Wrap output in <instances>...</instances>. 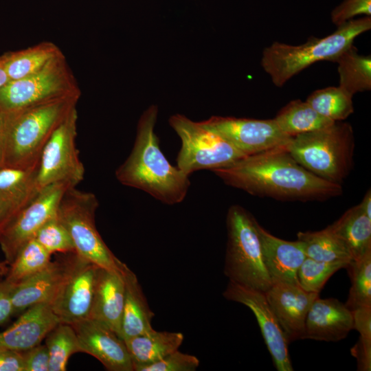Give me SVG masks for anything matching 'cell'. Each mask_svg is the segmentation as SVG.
<instances>
[{
	"label": "cell",
	"instance_id": "cell-1",
	"mask_svg": "<svg viewBox=\"0 0 371 371\" xmlns=\"http://www.w3.org/2000/svg\"><path fill=\"white\" fill-rule=\"evenodd\" d=\"M225 184L251 195L284 201H324L339 196L341 184L301 166L286 146L243 157L212 170Z\"/></svg>",
	"mask_w": 371,
	"mask_h": 371
},
{
	"label": "cell",
	"instance_id": "cell-2",
	"mask_svg": "<svg viewBox=\"0 0 371 371\" xmlns=\"http://www.w3.org/2000/svg\"><path fill=\"white\" fill-rule=\"evenodd\" d=\"M158 108L150 106L142 114L132 150L115 170L122 185L141 190L167 205L181 203L188 192L189 176L166 159L155 133Z\"/></svg>",
	"mask_w": 371,
	"mask_h": 371
},
{
	"label": "cell",
	"instance_id": "cell-3",
	"mask_svg": "<svg viewBox=\"0 0 371 371\" xmlns=\"http://www.w3.org/2000/svg\"><path fill=\"white\" fill-rule=\"evenodd\" d=\"M80 95L56 98L2 113L5 129L4 165L33 169L41 152L69 112L76 107Z\"/></svg>",
	"mask_w": 371,
	"mask_h": 371
},
{
	"label": "cell",
	"instance_id": "cell-4",
	"mask_svg": "<svg viewBox=\"0 0 371 371\" xmlns=\"http://www.w3.org/2000/svg\"><path fill=\"white\" fill-rule=\"evenodd\" d=\"M371 29V17L351 19L323 38L311 36L300 45L273 42L262 52L261 65L275 86L281 87L299 72L320 60L335 62L359 35Z\"/></svg>",
	"mask_w": 371,
	"mask_h": 371
},
{
	"label": "cell",
	"instance_id": "cell-5",
	"mask_svg": "<svg viewBox=\"0 0 371 371\" xmlns=\"http://www.w3.org/2000/svg\"><path fill=\"white\" fill-rule=\"evenodd\" d=\"M286 148L301 166L332 183L341 184L353 167L355 137L347 122L292 137Z\"/></svg>",
	"mask_w": 371,
	"mask_h": 371
},
{
	"label": "cell",
	"instance_id": "cell-6",
	"mask_svg": "<svg viewBox=\"0 0 371 371\" xmlns=\"http://www.w3.org/2000/svg\"><path fill=\"white\" fill-rule=\"evenodd\" d=\"M98 205L93 193L69 188L60 201L56 216L67 230L79 256L123 276L129 268L109 249L96 228Z\"/></svg>",
	"mask_w": 371,
	"mask_h": 371
},
{
	"label": "cell",
	"instance_id": "cell-7",
	"mask_svg": "<svg viewBox=\"0 0 371 371\" xmlns=\"http://www.w3.org/2000/svg\"><path fill=\"white\" fill-rule=\"evenodd\" d=\"M256 223L242 206L229 207L224 273L229 281L266 292L273 283L263 262Z\"/></svg>",
	"mask_w": 371,
	"mask_h": 371
},
{
	"label": "cell",
	"instance_id": "cell-8",
	"mask_svg": "<svg viewBox=\"0 0 371 371\" xmlns=\"http://www.w3.org/2000/svg\"><path fill=\"white\" fill-rule=\"evenodd\" d=\"M168 122L181 141L177 166L188 176L198 170L227 166L245 157L201 122L181 114L172 115Z\"/></svg>",
	"mask_w": 371,
	"mask_h": 371
},
{
	"label": "cell",
	"instance_id": "cell-9",
	"mask_svg": "<svg viewBox=\"0 0 371 371\" xmlns=\"http://www.w3.org/2000/svg\"><path fill=\"white\" fill-rule=\"evenodd\" d=\"M80 95L64 54L38 71L0 88V112L6 113L66 96Z\"/></svg>",
	"mask_w": 371,
	"mask_h": 371
},
{
	"label": "cell",
	"instance_id": "cell-10",
	"mask_svg": "<svg viewBox=\"0 0 371 371\" xmlns=\"http://www.w3.org/2000/svg\"><path fill=\"white\" fill-rule=\"evenodd\" d=\"M78 113L74 108L45 144L38 161L36 184L40 192L56 183L70 188L83 181L85 168L76 146Z\"/></svg>",
	"mask_w": 371,
	"mask_h": 371
},
{
	"label": "cell",
	"instance_id": "cell-11",
	"mask_svg": "<svg viewBox=\"0 0 371 371\" xmlns=\"http://www.w3.org/2000/svg\"><path fill=\"white\" fill-rule=\"evenodd\" d=\"M70 187L64 183L49 185L23 208L0 235V247L5 262L10 265L39 229L56 216L65 192Z\"/></svg>",
	"mask_w": 371,
	"mask_h": 371
},
{
	"label": "cell",
	"instance_id": "cell-12",
	"mask_svg": "<svg viewBox=\"0 0 371 371\" xmlns=\"http://www.w3.org/2000/svg\"><path fill=\"white\" fill-rule=\"evenodd\" d=\"M201 122L245 156L286 146L291 138L282 131L274 119L212 116Z\"/></svg>",
	"mask_w": 371,
	"mask_h": 371
},
{
	"label": "cell",
	"instance_id": "cell-13",
	"mask_svg": "<svg viewBox=\"0 0 371 371\" xmlns=\"http://www.w3.org/2000/svg\"><path fill=\"white\" fill-rule=\"evenodd\" d=\"M223 297L247 306L254 314L278 371H293L289 342L266 298L265 292L229 281Z\"/></svg>",
	"mask_w": 371,
	"mask_h": 371
},
{
	"label": "cell",
	"instance_id": "cell-14",
	"mask_svg": "<svg viewBox=\"0 0 371 371\" xmlns=\"http://www.w3.org/2000/svg\"><path fill=\"white\" fill-rule=\"evenodd\" d=\"M81 257L76 251L60 254L42 270L14 284L12 301L14 315L42 302H51L70 277Z\"/></svg>",
	"mask_w": 371,
	"mask_h": 371
},
{
	"label": "cell",
	"instance_id": "cell-15",
	"mask_svg": "<svg viewBox=\"0 0 371 371\" xmlns=\"http://www.w3.org/2000/svg\"><path fill=\"white\" fill-rule=\"evenodd\" d=\"M81 258L74 271L50 302L60 322L72 324L89 318L99 269Z\"/></svg>",
	"mask_w": 371,
	"mask_h": 371
},
{
	"label": "cell",
	"instance_id": "cell-16",
	"mask_svg": "<svg viewBox=\"0 0 371 371\" xmlns=\"http://www.w3.org/2000/svg\"><path fill=\"white\" fill-rule=\"evenodd\" d=\"M82 352L87 353L109 371H133V364L124 340L103 324L87 318L71 324Z\"/></svg>",
	"mask_w": 371,
	"mask_h": 371
},
{
	"label": "cell",
	"instance_id": "cell-17",
	"mask_svg": "<svg viewBox=\"0 0 371 371\" xmlns=\"http://www.w3.org/2000/svg\"><path fill=\"white\" fill-rule=\"evenodd\" d=\"M289 342L303 339L307 313L319 293L308 292L299 284L274 283L265 292Z\"/></svg>",
	"mask_w": 371,
	"mask_h": 371
},
{
	"label": "cell",
	"instance_id": "cell-18",
	"mask_svg": "<svg viewBox=\"0 0 371 371\" xmlns=\"http://www.w3.org/2000/svg\"><path fill=\"white\" fill-rule=\"evenodd\" d=\"M59 319L49 302L33 305L21 313L19 319L0 333V348L23 352L41 344Z\"/></svg>",
	"mask_w": 371,
	"mask_h": 371
},
{
	"label": "cell",
	"instance_id": "cell-19",
	"mask_svg": "<svg viewBox=\"0 0 371 371\" xmlns=\"http://www.w3.org/2000/svg\"><path fill=\"white\" fill-rule=\"evenodd\" d=\"M353 330L352 311L337 299L317 297L306 317L303 339L338 341Z\"/></svg>",
	"mask_w": 371,
	"mask_h": 371
},
{
	"label": "cell",
	"instance_id": "cell-20",
	"mask_svg": "<svg viewBox=\"0 0 371 371\" xmlns=\"http://www.w3.org/2000/svg\"><path fill=\"white\" fill-rule=\"evenodd\" d=\"M256 229L263 262L272 283L299 284L297 271L306 257L301 243L277 238L258 221Z\"/></svg>",
	"mask_w": 371,
	"mask_h": 371
},
{
	"label": "cell",
	"instance_id": "cell-21",
	"mask_svg": "<svg viewBox=\"0 0 371 371\" xmlns=\"http://www.w3.org/2000/svg\"><path fill=\"white\" fill-rule=\"evenodd\" d=\"M124 297L123 276L100 268L89 318L103 324L119 335Z\"/></svg>",
	"mask_w": 371,
	"mask_h": 371
},
{
	"label": "cell",
	"instance_id": "cell-22",
	"mask_svg": "<svg viewBox=\"0 0 371 371\" xmlns=\"http://www.w3.org/2000/svg\"><path fill=\"white\" fill-rule=\"evenodd\" d=\"M123 278L125 297L119 337L125 340L154 330L151 325L154 313L149 307L136 275L128 269Z\"/></svg>",
	"mask_w": 371,
	"mask_h": 371
},
{
	"label": "cell",
	"instance_id": "cell-23",
	"mask_svg": "<svg viewBox=\"0 0 371 371\" xmlns=\"http://www.w3.org/2000/svg\"><path fill=\"white\" fill-rule=\"evenodd\" d=\"M328 227L344 244L352 260L371 253V218L359 204L348 209Z\"/></svg>",
	"mask_w": 371,
	"mask_h": 371
},
{
	"label": "cell",
	"instance_id": "cell-24",
	"mask_svg": "<svg viewBox=\"0 0 371 371\" xmlns=\"http://www.w3.org/2000/svg\"><path fill=\"white\" fill-rule=\"evenodd\" d=\"M183 341L181 333L155 330L124 340L135 371L178 350Z\"/></svg>",
	"mask_w": 371,
	"mask_h": 371
},
{
	"label": "cell",
	"instance_id": "cell-25",
	"mask_svg": "<svg viewBox=\"0 0 371 371\" xmlns=\"http://www.w3.org/2000/svg\"><path fill=\"white\" fill-rule=\"evenodd\" d=\"M63 54L56 44L44 41L23 49L5 52L0 56V63L9 80H15L38 71Z\"/></svg>",
	"mask_w": 371,
	"mask_h": 371
},
{
	"label": "cell",
	"instance_id": "cell-26",
	"mask_svg": "<svg viewBox=\"0 0 371 371\" xmlns=\"http://www.w3.org/2000/svg\"><path fill=\"white\" fill-rule=\"evenodd\" d=\"M36 170L37 168L0 166V199L21 211L39 192L36 184Z\"/></svg>",
	"mask_w": 371,
	"mask_h": 371
},
{
	"label": "cell",
	"instance_id": "cell-27",
	"mask_svg": "<svg viewBox=\"0 0 371 371\" xmlns=\"http://www.w3.org/2000/svg\"><path fill=\"white\" fill-rule=\"evenodd\" d=\"M273 119L282 131L291 137L322 129L335 122L317 113L306 101L300 100L289 102Z\"/></svg>",
	"mask_w": 371,
	"mask_h": 371
},
{
	"label": "cell",
	"instance_id": "cell-28",
	"mask_svg": "<svg viewBox=\"0 0 371 371\" xmlns=\"http://www.w3.org/2000/svg\"><path fill=\"white\" fill-rule=\"evenodd\" d=\"M339 87L353 96L371 89V57L361 55L353 45L336 59Z\"/></svg>",
	"mask_w": 371,
	"mask_h": 371
},
{
	"label": "cell",
	"instance_id": "cell-29",
	"mask_svg": "<svg viewBox=\"0 0 371 371\" xmlns=\"http://www.w3.org/2000/svg\"><path fill=\"white\" fill-rule=\"evenodd\" d=\"M297 236L306 257L323 262L352 260L344 244L328 226L319 231L299 232Z\"/></svg>",
	"mask_w": 371,
	"mask_h": 371
},
{
	"label": "cell",
	"instance_id": "cell-30",
	"mask_svg": "<svg viewBox=\"0 0 371 371\" xmlns=\"http://www.w3.org/2000/svg\"><path fill=\"white\" fill-rule=\"evenodd\" d=\"M306 101L317 113L333 122L344 120L354 112L352 95L339 86L315 90Z\"/></svg>",
	"mask_w": 371,
	"mask_h": 371
},
{
	"label": "cell",
	"instance_id": "cell-31",
	"mask_svg": "<svg viewBox=\"0 0 371 371\" xmlns=\"http://www.w3.org/2000/svg\"><path fill=\"white\" fill-rule=\"evenodd\" d=\"M45 339L49 356V371H65L70 357L82 352L76 332L69 324L60 322Z\"/></svg>",
	"mask_w": 371,
	"mask_h": 371
},
{
	"label": "cell",
	"instance_id": "cell-32",
	"mask_svg": "<svg viewBox=\"0 0 371 371\" xmlns=\"http://www.w3.org/2000/svg\"><path fill=\"white\" fill-rule=\"evenodd\" d=\"M52 254L34 238L27 243L9 265L4 278L13 284H18L45 268L52 260Z\"/></svg>",
	"mask_w": 371,
	"mask_h": 371
},
{
	"label": "cell",
	"instance_id": "cell-33",
	"mask_svg": "<svg viewBox=\"0 0 371 371\" xmlns=\"http://www.w3.org/2000/svg\"><path fill=\"white\" fill-rule=\"evenodd\" d=\"M346 269L351 286L345 305L350 311L371 306V253L361 258L352 260Z\"/></svg>",
	"mask_w": 371,
	"mask_h": 371
},
{
	"label": "cell",
	"instance_id": "cell-34",
	"mask_svg": "<svg viewBox=\"0 0 371 371\" xmlns=\"http://www.w3.org/2000/svg\"><path fill=\"white\" fill-rule=\"evenodd\" d=\"M350 261L323 262L306 257L297 271L298 283L305 291L319 294L328 280Z\"/></svg>",
	"mask_w": 371,
	"mask_h": 371
},
{
	"label": "cell",
	"instance_id": "cell-35",
	"mask_svg": "<svg viewBox=\"0 0 371 371\" xmlns=\"http://www.w3.org/2000/svg\"><path fill=\"white\" fill-rule=\"evenodd\" d=\"M34 239L51 254L75 251L70 235L56 216L49 220L39 229Z\"/></svg>",
	"mask_w": 371,
	"mask_h": 371
},
{
	"label": "cell",
	"instance_id": "cell-36",
	"mask_svg": "<svg viewBox=\"0 0 371 371\" xmlns=\"http://www.w3.org/2000/svg\"><path fill=\"white\" fill-rule=\"evenodd\" d=\"M199 363L196 357L177 350L154 363L139 368L137 371H194Z\"/></svg>",
	"mask_w": 371,
	"mask_h": 371
},
{
	"label": "cell",
	"instance_id": "cell-37",
	"mask_svg": "<svg viewBox=\"0 0 371 371\" xmlns=\"http://www.w3.org/2000/svg\"><path fill=\"white\" fill-rule=\"evenodd\" d=\"M359 14L371 15V0H344L331 12V20L337 27Z\"/></svg>",
	"mask_w": 371,
	"mask_h": 371
},
{
	"label": "cell",
	"instance_id": "cell-38",
	"mask_svg": "<svg viewBox=\"0 0 371 371\" xmlns=\"http://www.w3.org/2000/svg\"><path fill=\"white\" fill-rule=\"evenodd\" d=\"M20 352L24 371H49V356L45 344H40Z\"/></svg>",
	"mask_w": 371,
	"mask_h": 371
},
{
	"label": "cell",
	"instance_id": "cell-39",
	"mask_svg": "<svg viewBox=\"0 0 371 371\" xmlns=\"http://www.w3.org/2000/svg\"><path fill=\"white\" fill-rule=\"evenodd\" d=\"M351 354L357 359L358 370H371V339L360 336L351 348Z\"/></svg>",
	"mask_w": 371,
	"mask_h": 371
},
{
	"label": "cell",
	"instance_id": "cell-40",
	"mask_svg": "<svg viewBox=\"0 0 371 371\" xmlns=\"http://www.w3.org/2000/svg\"><path fill=\"white\" fill-rule=\"evenodd\" d=\"M13 286L14 284L5 279L0 280V325L14 315L12 301Z\"/></svg>",
	"mask_w": 371,
	"mask_h": 371
},
{
	"label": "cell",
	"instance_id": "cell-41",
	"mask_svg": "<svg viewBox=\"0 0 371 371\" xmlns=\"http://www.w3.org/2000/svg\"><path fill=\"white\" fill-rule=\"evenodd\" d=\"M351 311L353 329L357 330L361 337L371 339V306H361Z\"/></svg>",
	"mask_w": 371,
	"mask_h": 371
},
{
	"label": "cell",
	"instance_id": "cell-42",
	"mask_svg": "<svg viewBox=\"0 0 371 371\" xmlns=\"http://www.w3.org/2000/svg\"><path fill=\"white\" fill-rule=\"evenodd\" d=\"M0 371H24L21 352L0 348Z\"/></svg>",
	"mask_w": 371,
	"mask_h": 371
},
{
	"label": "cell",
	"instance_id": "cell-43",
	"mask_svg": "<svg viewBox=\"0 0 371 371\" xmlns=\"http://www.w3.org/2000/svg\"><path fill=\"white\" fill-rule=\"evenodd\" d=\"M19 212L0 199V235Z\"/></svg>",
	"mask_w": 371,
	"mask_h": 371
},
{
	"label": "cell",
	"instance_id": "cell-44",
	"mask_svg": "<svg viewBox=\"0 0 371 371\" xmlns=\"http://www.w3.org/2000/svg\"><path fill=\"white\" fill-rule=\"evenodd\" d=\"M5 158V129L4 119L0 112V166L4 165Z\"/></svg>",
	"mask_w": 371,
	"mask_h": 371
},
{
	"label": "cell",
	"instance_id": "cell-45",
	"mask_svg": "<svg viewBox=\"0 0 371 371\" xmlns=\"http://www.w3.org/2000/svg\"><path fill=\"white\" fill-rule=\"evenodd\" d=\"M359 205L366 213V214L371 218V192L369 190L365 194L363 200L359 203Z\"/></svg>",
	"mask_w": 371,
	"mask_h": 371
},
{
	"label": "cell",
	"instance_id": "cell-46",
	"mask_svg": "<svg viewBox=\"0 0 371 371\" xmlns=\"http://www.w3.org/2000/svg\"><path fill=\"white\" fill-rule=\"evenodd\" d=\"M9 269V265L5 261H0V280L3 279Z\"/></svg>",
	"mask_w": 371,
	"mask_h": 371
},
{
	"label": "cell",
	"instance_id": "cell-47",
	"mask_svg": "<svg viewBox=\"0 0 371 371\" xmlns=\"http://www.w3.org/2000/svg\"><path fill=\"white\" fill-rule=\"evenodd\" d=\"M10 81L5 70L0 63V88Z\"/></svg>",
	"mask_w": 371,
	"mask_h": 371
}]
</instances>
